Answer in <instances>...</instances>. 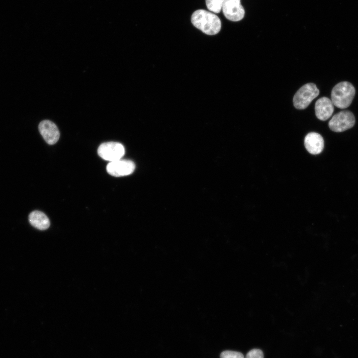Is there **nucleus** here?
Returning a JSON list of instances; mask_svg holds the SVG:
<instances>
[{
	"label": "nucleus",
	"mask_w": 358,
	"mask_h": 358,
	"mask_svg": "<svg viewBox=\"0 0 358 358\" xmlns=\"http://www.w3.org/2000/svg\"><path fill=\"white\" fill-rule=\"evenodd\" d=\"M97 153L102 159L110 162L120 160L124 155L125 149L120 143L108 142L99 146Z\"/></svg>",
	"instance_id": "nucleus-5"
},
{
	"label": "nucleus",
	"mask_w": 358,
	"mask_h": 358,
	"mask_svg": "<svg viewBox=\"0 0 358 358\" xmlns=\"http://www.w3.org/2000/svg\"><path fill=\"white\" fill-rule=\"evenodd\" d=\"M38 129L41 135L48 144H54L58 141L60 132L53 122L48 120L42 121L39 124Z\"/></svg>",
	"instance_id": "nucleus-8"
},
{
	"label": "nucleus",
	"mask_w": 358,
	"mask_h": 358,
	"mask_svg": "<svg viewBox=\"0 0 358 358\" xmlns=\"http://www.w3.org/2000/svg\"><path fill=\"white\" fill-rule=\"evenodd\" d=\"M319 94V90L315 84L307 83L301 87L294 94L293 105L298 109H304Z\"/></svg>",
	"instance_id": "nucleus-3"
},
{
	"label": "nucleus",
	"mask_w": 358,
	"mask_h": 358,
	"mask_svg": "<svg viewBox=\"0 0 358 358\" xmlns=\"http://www.w3.org/2000/svg\"><path fill=\"white\" fill-rule=\"evenodd\" d=\"M224 0H205L207 8L214 13H219L222 9Z\"/></svg>",
	"instance_id": "nucleus-12"
},
{
	"label": "nucleus",
	"mask_w": 358,
	"mask_h": 358,
	"mask_svg": "<svg viewBox=\"0 0 358 358\" xmlns=\"http://www.w3.org/2000/svg\"><path fill=\"white\" fill-rule=\"evenodd\" d=\"M304 146L307 151L311 154L317 155L323 150L324 142L322 136L316 132H310L304 138Z\"/></svg>",
	"instance_id": "nucleus-10"
},
{
	"label": "nucleus",
	"mask_w": 358,
	"mask_h": 358,
	"mask_svg": "<svg viewBox=\"0 0 358 358\" xmlns=\"http://www.w3.org/2000/svg\"><path fill=\"white\" fill-rule=\"evenodd\" d=\"M355 124V117L349 110L341 111L335 114L329 122L330 129L341 132L352 128Z\"/></svg>",
	"instance_id": "nucleus-4"
},
{
	"label": "nucleus",
	"mask_w": 358,
	"mask_h": 358,
	"mask_svg": "<svg viewBox=\"0 0 358 358\" xmlns=\"http://www.w3.org/2000/svg\"><path fill=\"white\" fill-rule=\"evenodd\" d=\"M334 104L330 98L324 96L318 99L315 104V114L319 119L325 121L332 115Z\"/></svg>",
	"instance_id": "nucleus-9"
},
{
	"label": "nucleus",
	"mask_w": 358,
	"mask_h": 358,
	"mask_svg": "<svg viewBox=\"0 0 358 358\" xmlns=\"http://www.w3.org/2000/svg\"><path fill=\"white\" fill-rule=\"evenodd\" d=\"M220 358H245L244 355L240 352L225 351L220 354Z\"/></svg>",
	"instance_id": "nucleus-13"
},
{
	"label": "nucleus",
	"mask_w": 358,
	"mask_h": 358,
	"mask_svg": "<svg viewBox=\"0 0 358 358\" xmlns=\"http://www.w3.org/2000/svg\"><path fill=\"white\" fill-rule=\"evenodd\" d=\"M355 92V89L351 83L346 81L341 82L333 88L331 99L335 106L346 108L351 105Z\"/></svg>",
	"instance_id": "nucleus-2"
},
{
	"label": "nucleus",
	"mask_w": 358,
	"mask_h": 358,
	"mask_svg": "<svg viewBox=\"0 0 358 358\" xmlns=\"http://www.w3.org/2000/svg\"><path fill=\"white\" fill-rule=\"evenodd\" d=\"M135 168V164L132 161L120 159L109 162L106 166V171L112 176L120 177L131 174Z\"/></svg>",
	"instance_id": "nucleus-6"
},
{
	"label": "nucleus",
	"mask_w": 358,
	"mask_h": 358,
	"mask_svg": "<svg viewBox=\"0 0 358 358\" xmlns=\"http://www.w3.org/2000/svg\"><path fill=\"white\" fill-rule=\"evenodd\" d=\"M28 219L30 223L33 227L40 230L48 229L50 225L48 217L40 211H32L30 213Z\"/></svg>",
	"instance_id": "nucleus-11"
},
{
	"label": "nucleus",
	"mask_w": 358,
	"mask_h": 358,
	"mask_svg": "<svg viewBox=\"0 0 358 358\" xmlns=\"http://www.w3.org/2000/svg\"><path fill=\"white\" fill-rule=\"evenodd\" d=\"M192 24L206 34H217L221 28V22L215 14L204 9H198L192 14Z\"/></svg>",
	"instance_id": "nucleus-1"
},
{
	"label": "nucleus",
	"mask_w": 358,
	"mask_h": 358,
	"mask_svg": "<svg viewBox=\"0 0 358 358\" xmlns=\"http://www.w3.org/2000/svg\"><path fill=\"white\" fill-rule=\"evenodd\" d=\"M222 9L225 17L232 21H240L245 15L241 0H224Z\"/></svg>",
	"instance_id": "nucleus-7"
},
{
	"label": "nucleus",
	"mask_w": 358,
	"mask_h": 358,
	"mask_svg": "<svg viewBox=\"0 0 358 358\" xmlns=\"http://www.w3.org/2000/svg\"><path fill=\"white\" fill-rule=\"evenodd\" d=\"M245 358H264V354L261 350L254 349L247 354Z\"/></svg>",
	"instance_id": "nucleus-14"
}]
</instances>
